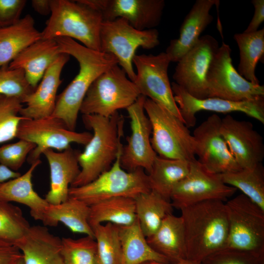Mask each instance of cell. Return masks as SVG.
I'll use <instances>...</instances> for the list:
<instances>
[{"label": "cell", "mask_w": 264, "mask_h": 264, "mask_svg": "<svg viewBox=\"0 0 264 264\" xmlns=\"http://www.w3.org/2000/svg\"><path fill=\"white\" fill-rule=\"evenodd\" d=\"M55 40L63 53L74 57L79 63V72L56 99L51 116L62 119L70 131H75L78 113L89 87L100 74L118 64L112 54L92 50L67 37Z\"/></svg>", "instance_id": "6da1fadb"}, {"label": "cell", "mask_w": 264, "mask_h": 264, "mask_svg": "<svg viewBox=\"0 0 264 264\" xmlns=\"http://www.w3.org/2000/svg\"><path fill=\"white\" fill-rule=\"evenodd\" d=\"M223 202L206 200L180 209L187 259L201 262L225 247L228 222Z\"/></svg>", "instance_id": "7a4b0ae2"}, {"label": "cell", "mask_w": 264, "mask_h": 264, "mask_svg": "<svg viewBox=\"0 0 264 264\" xmlns=\"http://www.w3.org/2000/svg\"><path fill=\"white\" fill-rule=\"evenodd\" d=\"M82 119L93 134L84 151L78 154L80 172L70 187L88 184L109 170L123 147L124 119L118 111L108 117L83 115Z\"/></svg>", "instance_id": "3957f363"}, {"label": "cell", "mask_w": 264, "mask_h": 264, "mask_svg": "<svg viewBox=\"0 0 264 264\" xmlns=\"http://www.w3.org/2000/svg\"><path fill=\"white\" fill-rule=\"evenodd\" d=\"M101 14L81 0H51V13L41 32L44 39L67 37L100 51Z\"/></svg>", "instance_id": "277c9868"}, {"label": "cell", "mask_w": 264, "mask_h": 264, "mask_svg": "<svg viewBox=\"0 0 264 264\" xmlns=\"http://www.w3.org/2000/svg\"><path fill=\"white\" fill-rule=\"evenodd\" d=\"M144 110L152 126L151 145L157 155L189 162L196 159L193 135L181 119L148 98Z\"/></svg>", "instance_id": "5b68a950"}, {"label": "cell", "mask_w": 264, "mask_h": 264, "mask_svg": "<svg viewBox=\"0 0 264 264\" xmlns=\"http://www.w3.org/2000/svg\"><path fill=\"white\" fill-rule=\"evenodd\" d=\"M141 95L134 83L118 64L100 74L88 89L81 104L83 115L108 117L127 109Z\"/></svg>", "instance_id": "8992f818"}, {"label": "cell", "mask_w": 264, "mask_h": 264, "mask_svg": "<svg viewBox=\"0 0 264 264\" xmlns=\"http://www.w3.org/2000/svg\"><path fill=\"white\" fill-rule=\"evenodd\" d=\"M121 150L111 167L86 185L70 187L69 197L80 199L89 206L116 197L134 198L151 191L148 174L142 168L127 171L121 166Z\"/></svg>", "instance_id": "52a82bcc"}, {"label": "cell", "mask_w": 264, "mask_h": 264, "mask_svg": "<svg viewBox=\"0 0 264 264\" xmlns=\"http://www.w3.org/2000/svg\"><path fill=\"white\" fill-rule=\"evenodd\" d=\"M159 44L155 28L140 30L123 18L103 21L100 31V52L113 55L128 78L134 81L136 74L132 60L139 47L151 49Z\"/></svg>", "instance_id": "ba28073f"}, {"label": "cell", "mask_w": 264, "mask_h": 264, "mask_svg": "<svg viewBox=\"0 0 264 264\" xmlns=\"http://www.w3.org/2000/svg\"><path fill=\"white\" fill-rule=\"evenodd\" d=\"M225 206L228 233L224 248L264 254V211L243 194Z\"/></svg>", "instance_id": "9c48e42d"}, {"label": "cell", "mask_w": 264, "mask_h": 264, "mask_svg": "<svg viewBox=\"0 0 264 264\" xmlns=\"http://www.w3.org/2000/svg\"><path fill=\"white\" fill-rule=\"evenodd\" d=\"M231 52L222 42L215 54L207 74L208 98L235 102L264 98V86L254 84L239 73L233 65Z\"/></svg>", "instance_id": "30bf717a"}, {"label": "cell", "mask_w": 264, "mask_h": 264, "mask_svg": "<svg viewBox=\"0 0 264 264\" xmlns=\"http://www.w3.org/2000/svg\"><path fill=\"white\" fill-rule=\"evenodd\" d=\"M92 136L89 132L70 131L62 119L50 116L22 119L18 126L16 138L36 145L27 158L31 164L40 159V155L46 149L62 152L70 147L73 143L86 145Z\"/></svg>", "instance_id": "8fae6325"}, {"label": "cell", "mask_w": 264, "mask_h": 264, "mask_svg": "<svg viewBox=\"0 0 264 264\" xmlns=\"http://www.w3.org/2000/svg\"><path fill=\"white\" fill-rule=\"evenodd\" d=\"M132 62L136 69L133 82L140 94L164 107L182 120L169 79L168 70L171 61L166 53L161 52L156 55L135 54Z\"/></svg>", "instance_id": "7c38bea8"}, {"label": "cell", "mask_w": 264, "mask_h": 264, "mask_svg": "<svg viewBox=\"0 0 264 264\" xmlns=\"http://www.w3.org/2000/svg\"><path fill=\"white\" fill-rule=\"evenodd\" d=\"M237 190L225 184L220 174L206 170L196 159L190 162L187 176L174 188L170 200L173 207L180 210L206 200L224 201Z\"/></svg>", "instance_id": "4fadbf2b"}, {"label": "cell", "mask_w": 264, "mask_h": 264, "mask_svg": "<svg viewBox=\"0 0 264 264\" xmlns=\"http://www.w3.org/2000/svg\"><path fill=\"white\" fill-rule=\"evenodd\" d=\"M219 45L212 36L204 35L179 61L173 76L175 83L198 99L208 98L207 74Z\"/></svg>", "instance_id": "5bb4252c"}, {"label": "cell", "mask_w": 264, "mask_h": 264, "mask_svg": "<svg viewBox=\"0 0 264 264\" xmlns=\"http://www.w3.org/2000/svg\"><path fill=\"white\" fill-rule=\"evenodd\" d=\"M146 99L141 95L126 109L131 132L127 138V144L122 147L120 164L129 172L142 168L148 173L157 155L151 143L152 126L144 110Z\"/></svg>", "instance_id": "9a60e30c"}, {"label": "cell", "mask_w": 264, "mask_h": 264, "mask_svg": "<svg viewBox=\"0 0 264 264\" xmlns=\"http://www.w3.org/2000/svg\"><path fill=\"white\" fill-rule=\"evenodd\" d=\"M221 120L218 114H213L198 126L192 134L197 160L208 171L216 174L242 169L220 133Z\"/></svg>", "instance_id": "2e32d148"}, {"label": "cell", "mask_w": 264, "mask_h": 264, "mask_svg": "<svg viewBox=\"0 0 264 264\" xmlns=\"http://www.w3.org/2000/svg\"><path fill=\"white\" fill-rule=\"evenodd\" d=\"M171 88L181 119L188 128L195 126L196 114L201 110L222 113L241 112L264 124V98L239 102L214 97L198 99L189 94L175 82L172 83Z\"/></svg>", "instance_id": "e0dca14e"}, {"label": "cell", "mask_w": 264, "mask_h": 264, "mask_svg": "<svg viewBox=\"0 0 264 264\" xmlns=\"http://www.w3.org/2000/svg\"><path fill=\"white\" fill-rule=\"evenodd\" d=\"M97 10L103 21L125 19L135 28L153 29L161 21L164 0H81Z\"/></svg>", "instance_id": "ac0fdd59"}, {"label": "cell", "mask_w": 264, "mask_h": 264, "mask_svg": "<svg viewBox=\"0 0 264 264\" xmlns=\"http://www.w3.org/2000/svg\"><path fill=\"white\" fill-rule=\"evenodd\" d=\"M220 131L242 169L262 163L264 157L263 138L254 129L251 122L237 120L227 115L221 119Z\"/></svg>", "instance_id": "d6986e66"}, {"label": "cell", "mask_w": 264, "mask_h": 264, "mask_svg": "<svg viewBox=\"0 0 264 264\" xmlns=\"http://www.w3.org/2000/svg\"><path fill=\"white\" fill-rule=\"evenodd\" d=\"M70 56L62 53L49 66L35 90L24 97L19 114L29 119H39L51 116L55 108L57 92L62 83L61 74Z\"/></svg>", "instance_id": "ffe728a7"}, {"label": "cell", "mask_w": 264, "mask_h": 264, "mask_svg": "<svg viewBox=\"0 0 264 264\" xmlns=\"http://www.w3.org/2000/svg\"><path fill=\"white\" fill-rule=\"evenodd\" d=\"M80 151L71 147L60 152L45 150L50 169V188L45 196L49 204H58L69 198V189L80 172L78 156Z\"/></svg>", "instance_id": "44dd1931"}, {"label": "cell", "mask_w": 264, "mask_h": 264, "mask_svg": "<svg viewBox=\"0 0 264 264\" xmlns=\"http://www.w3.org/2000/svg\"><path fill=\"white\" fill-rule=\"evenodd\" d=\"M219 0H197L185 17L178 38L171 41L165 53L171 62L178 61L198 42L201 33L212 22L210 11Z\"/></svg>", "instance_id": "7402d4cb"}, {"label": "cell", "mask_w": 264, "mask_h": 264, "mask_svg": "<svg viewBox=\"0 0 264 264\" xmlns=\"http://www.w3.org/2000/svg\"><path fill=\"white\" fill-rule=\"evenodd\" d=\"M62 53L55 39L41 38L19 53L8 67L22 69L28 83L36 89L46 70Z\"/></svg>", "instance_id": "603a6c76"}, {"label": "cell", "mask_w": 264, "mask_h": 264, "mask_svg": "<svg viewBox=\"0 0 264 264\" xmlns=\"http://www.w3.org/2000/svg\"><path fill=\"white\" fill-rule=\"evenodd\" d=\"M24 264H64L62 239L45 226H30L17 244Z\"/></svg>", "instance_id": "cb8c5ba5"}, {"label": "cell", "mask_w": 264, "mask_h": 264, "mask_svg": "<svg viewBox=\"0 0 264 264\" xmlns=\"http://www.w3.org/2000/svg\"><path fill=\"white\" fill-rule=\"evenodd\" d=\"M41 163L40 159L34 161L24 174L1 184L0 199L26 206L34 220L42 221L49 204L35 192L32 182L33 174Z\"/></svg>", "instance_id": "d4e9b609"}, {"label": "cell", "mask_w": 264, "mask_h": 264, "mask_svg": "<svg viewBox=\"0 0 264 264\" xmlns=\"http://www.w3.org/2000/svg\"><path fill=\"white\" fill-rule=\"evenodd\" d=\"M90 206L84 201L71 197L58 204H49L44 214L43 223L55 227L61 222L72 232L94 238L88 222Z\"/></svg>", "instance_id": "484cf974"}, {"label": "cell", "mask_w": 264, "mask_h": 264, "mask_svg": "<svg viewBox=\"0 0 264 264\" xmlns=\"http://www.w3.org/2000/svg\"><path fill=\"white\" fill-rule=\"evenodd\" d=\"M146 239L151 247L166 257L170 263L187 258L184 227L180 216L168 215L158 229Z\"/></svg>", "instance_id": "4316f807"}, {"label": "cell", "mask_w": 264, "mask_h": 264, "mask_svg": "<svg viewBox=\"0 0 264 264\" xmlns=\"http://www.w3.org/2000/svg\"><path fill=\"white\" fill-rule=\"evenodd\" d=\"M33 18L25 15L16 23L0 28V67L9 64L22 50L41 39Z\"/></svg>", "instance_id": "83f0119b"}, {"label": "cell", "mask_w": 264, "mask_h": 264, "mask_svg": "<svg viewBox=\"0 0 264 264\" xmlns=\"http://www.w3.org/2000/svg\"><path fill=\"white\" fill-rule=\"evenodd\" d=\"M121 243V264H143L152 262L170 263L164 256L154 250L147 242L139 222L119 226Z\"/></svg>", "instance_id": "f1b7e54d"}, {"label": "cell", "mask_w": 264, "mask_h": 264, "mask_svg": "<svg viewBox=\"0 0 264 264\" xmlns=\"http://www.w3.org/2000/svg\"><path fill=\"white\" fill-rule=\"evenodd\" d=\"M190 162L157 155L147 174L151 190L171 201L174 188L188 174Z\"/></svg>", "instance_id": "f546056e"}, {"label": "cell", "mask_w": 264, "mask_h": 264, "mask_svg": "<svg viewBox=\"0 0 264 264\" xmlns=\"http://www.w3.org/2000/svg\"><path fill=\"white\" fill-rule=\"evenodd\" d=\"M134 199L136 219L146 238L158 229L167 216L173 214L171 201L154 191L140 194Z\"/></svg>", "instance_id": "4dcf8cb0"}, {"label": "cell", "mask_w": 264, "mask_h": 264, "mask_svg": "<svg viewBox=\"0 0 264 264\" xmlns=\"http://www.w3.org/2000/svg\"><path fill=\"white\" fill-rule=\"evenodd\" d=\"M89 206L88 222L92 229L104 222L127 226L136 220L134 199L131 198H113Z\"/></svg>", "instance_id": "1f68e13d"}, {"label": "cell", "mask_w": 264, "mask_h": 264, "mask_svg": "<svg viewBox=\"0 0 264 264\" xmlns=\"http://www.w3.org/2000/svg\"><path fill=\"white\" fill-rule=\"evenodd\" d=\"M233 38L240 51L238 72L248 81L259 85L255 69L259 61L264 58V28L252 33H236Z\"/></svg>", "instance_id": "d6a6232c"}, {"label": "cell", "mask_w": 264, "mask_h": 264, "mask_svg": "<svg viewBox=\"0 0 264 264\" xmlns=\"http://www.w3.org/2000/svg\"><path fill=\"white\" fill-rule=\"evenodd\" d=\"M220 175L225 184L241 190L264 211V167L262 163L251 168Z\"/></svg>", "instance_id": "836d02e7"}, {"label": "cell", "mask_w": 264, "mask_h": 264, "mask_svg": "<svg viewBox=\"0 0 264 264\" xmlns=\"http://www.w3.org/2000/svg\"><path fill=\"white\" fill-rule=\"evenodd\" d=\"M30 227L21 208L0 199V247L16 246Z\"/></svg>", "instance_id": "e575fe53"}, {"label": "cell", "mask_w": 264, "mask_h": 264, "mask_svg": "<svg viewBox=\"0 0 264 264\" xmlns=\"http://www.w3.org/2000/svg\"><path fill=\"white\" fill-rule=\"evenodd\" d=\"M99 264H121V243L119 226L106 223L93 228Z\"/></svg>", "instance_id": "d590c367"}, {"label": "cell", "mask_w": 264, "mask_h": 264, "mask_svg": "<svg viewBox=\"0 0 264 264\" xmlns=\"http://www.w3.org/2000/svg\"><path fill=\"white\" fill-rule=\"evenodd\" d=\"M61 239V254L64 264H99L94 238L86 236L78 239Z\"/></svg>", "instance_id": "8d00e7d4"}, {"label": "cell", "mask_w": 264, "mask_h": 264, "mask_svg": "<svg viewBox=\"0 0 264 264\" xmlns=\"http://www.w3.org/2000/svg\"><path fill=\"white\" fill-rule=\"evenodd\" d=\"M23 107L20 99L0 94V144L16 138L18 126L25 118L19 114Z\"/></svg>", "instance_id": "74e56055"}, {"label": "cell", "mask_w": 264, "mask_h": 264, "mask_svg": "<svg viewBox=\"0 0 264 264\" xmlns=\"http://www.w3.org/2000/svg\"><path fill=\"white\" fill-rule=\"evenodd\" d=\"M27 80L22 69L0 67V94L15 97L21 100L35 90Z\"/></svg>", "instance_id": "f35d334b"}, {"label": "cell", "mask_w": 264, "mask_h": 264, "mask_svg": "<svg viewBox=\"0 0 264 264\" xmlns=\"http://www.w3.org/2000/svg\"><path fill=\"white\" fill-rule=\"evenodd\" d=\"M201 264H264V254L224 248L205 257Z\"/></svg>", "instance_id": "ab89813d"}, {"label": "cell", "mask_w": 264, "mask_h": 264, "mask_svg": "<svg viewBox=\"0 0 264 264\" xmlns=\"http://www.w3.org/2000/svg\"><path fill=\"white\" fill-rule=\"evenodd\" d=\"M35 147V144L22 139L3 145L0 146V164L17 172Z\"/></svg>", "instance_id": "60d3db41"}, {"label": "cell", "mask_w": 264, "mask_h": 264, "mask_svg": "<svg viewBox=\"0 0 264 264\" xmlns=\"http://www.w3.org/2000/svg\"><path fill=\"white\" fill-rule=\"evenodd\" d=\"M26 2L25 0H0V28L18 22Z\"/></svg>", "instance_id": "b9f144b4"}, {"label": "cell", "mask_w": 264, "mask_h": 264, "mask_svg": "<svg viewBox=\"0 0 264 264\" xmlns=\"http://www.w3.org/2000/svg\"><path fill=\"white\" fill-rule=\"evenodd\" d=\"M254 7V15L244 33H252L258 31L261 24L264 21V0H252Z\"/></svg>", "instance_id": "7bdbcfd3"}, {"label": "cell", "mask_w": 264, "mask_h": 264, "mask_svg": "<svg viewBox=\"0 0 264 264\" xmlns=\"http://www.w3.org/2000/svg\"><path fill=\"white\" fill-rule=\"evenodd\" d=\"M22 257L16 246L0 247V264H16Z\"/></svg>", "instance_id": "ee69618b"}, {"label": "cell", "mask_w": 264, "mask_h": 264, "mask_svg": "<svg viewBox=\"0 0 264 264\" xmlns=\"http://www.w3.org/2000/svg\"><path fill=\"white\" fill-rule=\"evenodd\" d=\"M31 5L34 10L42 15L51 13V0H32Z\"/></svg>", "instance_id": "f6af8a7d"}, {"label": "cell", "mask_w": 264, "mask_h": 264, "mask_svg": "<svg viewBox=\"0 0 264 264\" xmlns=\"http://www.w3.org/2000/svg\"><path fill=\"white\" fill-rule=\"evenodd\" d=\"M21 175L20 173L13 171L0 164V185L9 180L16 178Z\"/></svg>", "instance_id": "bcb514c9"}, {"label": "cell", "mask_w": 264, "mask_h": 264, "mask_svg": "<svg viewBox=\"0 0 264 264\" xmlns=\"http://www.w3.org/2000/svg\"><path fill=\"white\" fill-rule=\"evenodd\" d=\"M148 264H201V262L186 258L181 259L174 263H162L152 262L148 263Z\"/></svg>", "instance_id": "7dc6e473"}, {"label": "cell", "mask_w": 264, "mask_h": 264, "mask_svg": "<svg viewBox=\"0 0 264 264\" xmlns=\"http://www.w3.org/2000/svg\"><path fill=\"white\" fill-rule=\"evenodd\" d=\"M16 264H24L22 256V257L17 262Z\"/></svg>", "instance_id": "c3c4849f"}, {"label": "cell", "mask_w": 264, "mask_h": 264, "mask_svg": "<svg viewBox=\"0 0 264 264\" xmlns=\"http://www.w3.org/2000/svg\"><path fill=\"white\" fill-rule=\"evenodd\" d=\"M143 264H148V263H144Z\"/></svg>", "instance_id": "681fc988"}]
</instances>
